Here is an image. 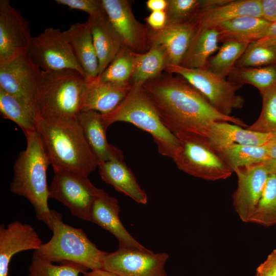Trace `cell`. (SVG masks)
Instances as JSON below:
<instances>
[{"label":"cell","mask_w":276,"mask_h":276,"mask_svg":"<svg viewBox=\"0 0 276 276\" xmlns=\"http://www.w3.org/2000/svg\"><path fill=\"white\" fill-rule=\"evenodd\" d=\"M161 74L143 84L164 125L176 137L193 136L207 140L211 125L226 122L242 127L241 119L224 115L182 77Z\"/></svg>","instance_id":"1"},{"label":"cell","mask_w":276,"mask_h":276,"mask_svg":"<svg viewBox=\"0 0 276 276\" xmlns=\"http://www.w3.org/2000/svg\"><path fill=\"white\" fill-rule=\"evenodd\" d=\"M36 127L54 171L65 170L88 176L98 167V159L76 117L38 116Z\"/></svg>","instance_id":"2"},{"label":"cell","mask_w":276,"mask_h":276,"mask_svg":"<svg viewBox=\"0 0 276 276\" xmlns=\"http://www.w3.org/2000/svg\"><path fill=\"white\" fill-rule=\"evenodd\" d=\"M25 135L27 146L19 152L14 162L10 191L27 199L33 205L37 219L51 229L52 213L48 205L47 174L50 162L38 131Z\"/></svg>","instance_id":"3"},{"label":"cell","mask_w":276,"mask_h":276,"mask_svg":"<svg viewBox=\"0 0 276 276\" xmlns=\"http://www.w3.org/2000/svg\"><path fill=\"white\" fill-rule=\"evenodd\" d=\"M102 120L106 129L116 122H124L146 131L163 156L173 159L180 148L179 140L163 123L143 84H133L124 99L112 111L102 115Z\"/></svg>","instance_id":"4"},{"label":"cell","mask_w":276,"mask_h":276,"mask_svg":"<svg viewBox=\"0 0 276 276\" xmlns=\"http://www.w3.org/2000/svg\"><path fill=\"white\" fill-rule=\"evenodd\" d=\"M86 81L73 70L41 71L36 97L38 116L76 118L81 110Z\"/></svg>","instance_id":"5"},{"label":"cell","mask_w":276,"mask_h":276,"mask_svg":"<svg viewBox=\"0 0 276 276\" xmlns=\"http://www.w3.org/2000/svg\"><path fill=\"white\" fill-rule=\"evenodd\" d=\"M51 213L53 236L34 253L52 263L65 261L86 269L103 268L107 252L98 248L82 229L64 223L60 214L55 210Z\"/></svg>","instance_id":"6"},{"label":"cell","mask_w":276,"mask_h":276,"mask_svg":"<svg viewBox=\"0 0 276 276\" xmlns=\"http://www.w3.org/2000/svg\"><path fill=\"white\" fill-rule=\"evenodd\" d=\"M164 71L182 77L200 92L220 113L231 116L233 109H241L244 99L237 91L242 85L226 80L206 68H189L167 65Z\"/></svg>","instance_id":"7"},{"label":"cell","mask_w":276,"mask_h":276,"mask_svg":"<svg viewBox=\"0 0 276 276\" xmlns=\"http://www.w3.org/2000/svg\"><path fill=\"white\" fill-rule=\"evenodd\" d=\"M177 137L181 146L173 160L179 170L210 181L225 179L231 176L233 171L206 139L193 136Z\"/></svg>","instance_id":"8"},{"label":"cell","mask_w":276,"mask_h":276,"mask_svg":"<svg viewBox=\"0 0 276 276\" xmlns=\"http://www.w3.org/2000/svg\"><path fill=\"white\" fill-rule=\"evenodd\" d=\"M54 172L49 198L67 207L73 216L91 221L93 205L102 189L95 187L88 176L65 170Z\"/></svg>","instance_id":"9"},{"label":"cell","mask_w":276,"mask_h":276,"mask_svg":"<svg viewBox=\"0 0 276 276\" xmlns=\"http://www.w3.org/2000/svg\"><path fill=\"white\" fill-rule=\"evenodd\" d=\"M28 54L41 71L73 70L86 78L63 31L59 28L49 27L33 37Z\"/></svg>","instance_id":"10"},{"label":"cell","mask_w":276,"mask_h":276,"mask_svg":"<svg viewBox=\"0 0 276 276\" xmlns=\"http://www.w3.org/2000/svg\"><path fill=\"white\" fill-rule=\"evenodd\" d=\"M168 258L166 252L119 246L104 257L103 268L119 276H168L165 265Z\"/></svg>","instance_id":"11"},{"label":"cell","mask_w":276,"mask_h":276,"mask_svg":"<svg viewBox=\"0 0 276 276\" xmlns=\"http://www.w3.org/2000/svg\"><path fill=\"white\" fill-rule=\"evenodd\" d=\"M41 73V70L33 62L28 53L22 54L0 64V88L38 113L36 97Z\"/></svg>","instance_id":"12"},{"label":"cell","mask_w":276,"mask_h":276,"mask_svg":"<svg viewBox=\"0 0 276 276\" xmlns=\"http://www.w3.org/2000/svg\"><path fill=\"white\" fill-rule=\"evenodd\" d=\"M132 1L102 0L107 16L123 47L135 53L148 51L152 46L151 29L139 21L131 8Z\"/></svg>","instance_id":"13"},{"label":"cell","mask_w":276,"mask_h":276,"mask_svg":"<svg viewBox=\"0 0 276 276\" xmlns=\"http://www.w3.org/2000/svg\"><path fill=\"white\" fill-rule=\"evenodd\" d=\"M32 36L28 20L8 0L0 1V64L28 53Z\"/></svg>","instance_id":"14"},{"label":"cell","mask_w":276,"mask_h":276,"mask_svg":"<svg viewBox=\"0 0 276 276\" xmlns=\"http://www.w3.org/2000/svg\"><path fill=\"white\" fill-rule=\"evenodd\" d=\"M262 17L261 0H204L189 21L197 29L214 28L234 18Z\"/></svg>","instance_id":"15"},{"label":"cell","mask_w":276,"mask_h":276,"mask_svg":"<svg viewBox=\"0 0 276 276\" xmlns=\"http://www.w3.org/2000/svg\"><path fill=\"white\" fill-rule=\"evenodd\" d=\"M238 186L233 203L240 219L248 222L261 196L269 175L263 163L238 168L234 170Z\"/></svg>","instance_id":"16"},{"label":"cell","mask_w":276,"mask_h":276,"mask_svg":"<svg viewBox=\"0 0 276 276\" xmlns=\"http://www.w3.org/2000/svg\"><path fill=\"white\" fill-rule=\"evenodd\" d=\"M43 243L30 224L15 221L0 226V276H8L12 257L22 251L38 249Z\"/></svg>","instance_id":"17"},{"label":"cell","mask_w":276,"mask_h":276,"mask_svg":"<svg viewBox=\"0 0 276 276\" xmlns=\"http://www.w3.org/2000/svg\"><path fill=\"white\" fill-rule=\"evenodd\" d=\"M120 211L117 199L102 190L93 205L91 222L112 234L118 240L119 246L150 250L135 239L123 226L119 218Z\"/></svg>","instance_id":"18"},{"label":"cell","mask_w":276,"mask_h":276,"mask_svg":"<svg viewBox=\"0 0 276 276\" xmlns=\"http://www.w3.org/2000/svg\"><path fill=\"white\" fill-rule=\"evenodd\" d=\"M207 141L216 151L233 143L264 146L276 142V132H258L229 122H219L211 125Z\"/></svg>","instance_id":"19"},{"label":"cell","mask_w":276,"mask_h":276,"mask_svg":"<svg viewBox=\"0 0 276 276\" xmlns=\"http://www.w3.org/2000/svg\"><path fill=\"white\" fill-rule=\"evenodd\" d=\"M132 85H117L99 80L86 81L81 111L93 110L102 115L114 109L124 99Z\"/></svg>","instance_id":"20"},{"label":"cell","mask_w":276,"mask_h":276,"mask_svg":"<svg viewBox=\"0 0 276 276\" xmlns=\"http://www.w3.org/2000/svg\"><path fill=\"white\" fill-rule=\"evenodd\" d=\"M196 30L195 26L190 21L167 24L159 31L151 29V41L164 48L168 65H179Z\"/></svg>","instance_id":"21"},{"label":"cell","mask_w":276,"mask_h":276,"mask_svg":"<svg viewBox=\"0 0 276 276\" xmlns=\"http://www.w3.org/2000/svg\"><path fill=\"white\" fill-rule=\"evenodd\" d=\"M63 34L84 70L86 79L96 78L99 75V60L88 20L72 24L63 31Z\"/></svg>","instance_id":"22"},{"label":"cell","mask_w":276,"mask_h":276,"mask_svg":"<svg viewBox=\"0 0 276 276\" xmlns=\"http://www.w3.org/2000/svg\"><path fill=\"white\" fill-rule=\"evenodd\" d=\"M101 179L114 189L129 197L136 202L146 204L147 195L140 187L130 169L123 158H113L98 163Z\"/></svg>","instance_id":"23"},{"label":"cell","mask_w":276,"mask_h":276,"mask_svg":"<svg viewBox=\"0 0 276 276\" xmlns=\"http://www.w3.org/2000/svg\"><path fill=\"white\" fill-rule=\"evenodd\" d=\"M76 118L98 163L113 158H123L122 151L107 142V129L100 113L93 110L81 111Z\"/></svg>","instance_id":"24"},{"label":"cell","mask_w":276,"mask_h":276,"mask_svg":"<svg viewBox=\"0 0 276 276\" xmlns=\"http://www.w3.org/2000/svg\"><path fill=\"white\" fill-rule=\"evenodd\" d=\"M88 21L99 60V76L113 60L123 45L106 13L89 17Z\"/></svg>","instance_id":"25"},{"label":"cell","mask_w":276,"mask_h":276,"mask_svg":"<svg viewBox=\"0 0 276 276\" xmlns=\"http://www.w3.org/2000/svg\"><path fill=\"white\" fill-rule=\"evenodd\" d=\"M271 22L262 17L244 16L222 23L214 28L219 42L234 41L251 43L261 39Z\"/></svg>","instance_id":"26"},{"label":"cell","mask_w":276,"mask_h":276,"mask_svg":"<svg viewBox=\"0 0 276 276\" xmlns=\"http://www.w3.org/2000/svg\"><path fill=\"white\" fill-rule=\"evenodd\" d=\"M219 42L216 29H197L180 65L189 68H206L211 55L219 48Z\"/></svg>","instance_id":"27"},{"label":"cell","mask_w":276,"mask_h":276,"mask_svg":"<svg viewBox=\"0 0 276 276\" xmlns=\"http://www.w3.org/2000/svg\"><path fill=\"white\" fill-rule=\"evenodd\" d=\"M167 65V55L164 48L152 43L150 49L145 53H134L130 83L143 84L160 76Z\"/></svg>","instance_id":"28"},{"label":"cell","mask_w":276,"mask_h":276,"mask_svg":"<svg viewBox=\"0 0 276 276\" xmlns=\"http://www.w3.org/2000/svg\"><path fill=\"white\" fill-rule=\"evenodd\" d=\"M229 80L241 85L250 84L262 96L276 90V64L261 67H234Z\"/></svg>","instance_id":"29"},{"label":"cell","mask_w":276,"mask_h":276,"mask_svg":"<svg viewBox=\"0 0 276 276\" xmlns=\"http://www.w3.org/2000/svg\"><path fill=\"white\" fill-rule=\"evenodd\" d=\"M2 117L16 124L24 134L37 131V112L14 96L0 88Z\"/></svg>","instance_id":"30"},{"label":"cell","mask_w":276,"mask_h":276,"mask_svg":"<svg viewBox=\"0 0 276 276\" xmlns=\"http://www.w3.org/2000/svg\"><path fill=\"white\" fill-rule=\"evenodd\" d=\"M216 152L233 172L238 168L261 163L270 158L268 145L252 146L233 143Z\"/></svg>","instance_id":"31"},{"label":"cell","mask_w":276,"mask_h":276,"mask_svg":"<svg viewBox=\"0 0 276 276\" xmlns=\"http://www.w3.org/2000/svg\"><path fill=\"white\" fill-rule=\"evenodd\" d=\"M249 44L248 43L234 41L223 42L216 54L209 59L206 69L225 78L228 76Z\"/></svg>","instance_id":"32"},{"label":"cell","mask_w":276,"mask_h":276,"mask_svg":"<svg viewBox=\"0 0 276 276\" xmlns=\"http://www.w3.org/2000/svg\"><path fill=\"white\" fill-rule=\"evenodd\" d=\"M134 53L123 46L107 68L97 76L98 79L117 85L131 84Z\"/></svg>","instance_id":"33"},{"label":"cell","mask_w":276,"mask_h":276,"mask_svg":"<svg viewBox=\"0 0 276 276\" xmlns=\"http://www.w3.org/2000/svg\"><path fill=\"white\" fill-rule=\"evenodd\" d=\"M248 222L265 226L276 224V174L268 175L256 210Z\"/></svg>","instance_id":"34"},{"label":"cell","mask_w":276,"mask_h":276,"mask_svg":"<svg viewBox=\"0 0 276 276\" xmlns=\"http://www.w3.org/2000/svg\"><path fill=\"white\" fill-rule=\"evenodd\" d=\"M86 270L85 268L71 262L56 265L34 253L28 276H78Z\"/></svg>","instance_id":"35"},{"label":"cell","mask_w":276,"mask_h":276,"mask_svg":"<svg viewBox=\"0 0 276 276\" xmlns=\"http://www.w3.org/2000/svg\"><path fill=\"white\" fill-rule=\"evenodd\" d=\"M276 64V43L259 45L251 43L235 67H261Z\"/></svg>","instance_id":"36"},{"label":"cell","mask_w":276,"mask_h":276,"mask_svg":"<svg viewBox=\"0 0 276 276\" xmlns=\"http://www.w3.org/2000/svg\"><path fill=\"white\" fill-rule=\"evenodd\" d=\"M262 108L258 119L246 129L262 132H276V90L262 96Z\"/></svg>","instance_id":"37"},{"label":"cell","mask_w":276,"mask_h":276,"mask_svg":"<svg viewBox=\"0 0 276 276\" xmlns=\"http://www.w3.org/2000/svg\"><path fill=\"white\" fill-rule=\"evenodd\" d=\"M199 0H167V24L189 21L200 5Z\"/></svg>","instance_id":"38"},{"label":"cell","mask_w":276,"mask_h":276,"mask_svg":"<svg viewBox=\"0 0 276 276\" xmlns=\"http://www.w3.org/2000/svg\"><path fill=\"white\" fill-rule=\"evenodd\" d=\"M55 2L71 9L85 12L89 14V17H96L106 13L102 0H56Z\"/></svg>","instance_id":"39"},{"label":"cell","mask_w":276,"mask_h":276,"mask_svg":"<svg viewBox=\"0 0 276 276\" xmlns=\"http://www.w3.org/2000/svg\"><path fill=\"white\" fill-rule=\"evenodd\" d=\"M255 276H276V249L257 268Z\"/></svg>","instance_id":"40"},{"label":"cell","mask_w":276,"mask_h":276,"mask_svg":"<svg viewBox=\"0 0 276 276\" xmlns=\"http://www.w3.org/2000/svg\"><path fill=\"white\" fill-rule=\"evenodd\" d=\"M147 25L153 31L163 29L167 24V17L165 11L151 12L145 18Z\"/></svg>","instance_id":"41"},{"label":"cell","mask_w":276,"mask_h":276,"mask_svg":"<svg viewBox=\"0 0 276 276\" xmlns=\"http://www.w3.org/2000/svg\"><path fill=\"white\" fill-rule=\"evenodd\" d=\"M262 18L272 23L276 20V0H261Z\"/></svg>","instance_id":"42"},{"label":"cell","mask_w":276,"mask_h":276,"mask_svg":"<svg viewBox=\"0 0 276 276\" xmlns=\"http://www.w3.org/2000/svg\"><path fill=\"white\" fill-rule=\"evenodd\" d=\"M252 43L259 45H268L276 43V20L271 23L266 33L261 39Z\"/></svg>","instance_id":"43"},{"label":"cell","mask_w":276,"mask_h":276,"mask_svg":"<svg viewBox=\"0 0 276 276\" xmlns=\"http://www.w3.org/2000/svg\"><path fill=\"white\" fill-rule=\"evenodd\" d=\"M146 4L147 9L151 12L165 11L167 0H148Z\"/></svg>","instance_id":"44"},{"label":"cell","mask_w":276,"mask_h":276,"mask_svg":"<svg viewBox=\"0 0 276 276\" xmlns=\"http://www.w3.org/2000/svg\"><path fill=\"white\" fill-rule=\"evenodd\" d=\"M82 274L83 276H119L103 268L91 270L88 272L85 271Z\"/></svg>","instance_id":"45"},{"label":"cell","mask_w":276,"mask_h":276,"mask_svg":"<svg viewBox=\"0 0 276 276\" xmlns=\"http://www.w3.org/2000/svg\"><path fill=\"white\" fill-rule=\"evenodd\" d=\"M263 163L269 174H276V159L270 158Z\"/></svg>","instance_id":"46"},{"label":"cell","mask_w":276,"mask_h":276,"mask_svg":"<svg viewBox=\"0 0 276 276\" xmlns=\"http://www.w3.org/2000/svg\"><path fill=\"white\" fill-rule=\"evenodd\" d=\"M268 150L270 158L276 159V142L268 145Z\"/></svg>","instance_id":"47"}]
</instances>
